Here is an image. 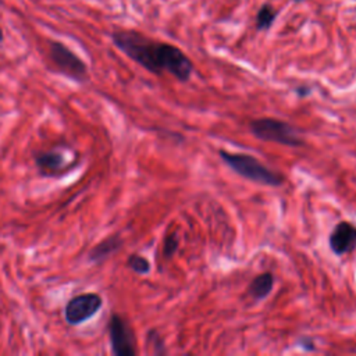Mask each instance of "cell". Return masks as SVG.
I'll return each instance as SVG.
<instances>
[{
    "instance_id": "cell-17",
    "label": "cell",
    "mask_w": 356,
    "mask_h": 356,
    "mask_svg": "<svg viewBox=\"0 0 356 356\" xmlns=\"http://www.w3.org/2000/svg\"><path fill=\"white\" fill-rule=\"evenodd\" d=\"M3 40V31H1V28H0V42Z\"/></svg>"
},
{
    "instance_id": "cell-3",
    "label": "cell",
    "mask_w": 356,
    "mask_h": 356,
    "mask_svg": "<svg viewBox=\"0 0 356 356\" xmlns=\"http://www.w3.org/2000/svg\"><path fill=\"white\" fill-rule=\"evenodd\" d=\"M249 129L254 138L264 142H275L292 147H300L305 145V140L292 125L277 118L263 117L252 120Z\"/></svg>"
},
{
    "instance_id": "cell-8",
    "label": "cell",
    "mask_w": 356,
    "mask_h": 356,
    "mask_svg": "<svg viewBox=\"0 0 356 356\" xmlns=\"http://www.w3.org/2000/svg\"><path fill=\"white\" fill-rule=\"evenodd\" d=\"M35 163L43 175H56L67 167V159L64 153L56 149L38 153L35 156Z\"/></svg>"
},
{
    "instance_id": "cell-6",
    "label": "cell",
    "mask_w": 356,
    "mask_h": 356,
    "mask_svg": "<svg viewBox=\"0 0 356 356\" xmlns=\"http://www.w3.org/2000/svg\"><path fill=\"white\" fill-rule=\"evenodd\" d=\"M108 335H110L111 349H113V353L115 356H134V355H136L132 331L121 316L113 314L110 317Z\"/></svg>"
},
{
    "instance_id": "cell-2",
    "label": "cell",
    "mask_w": 356,
    "mask_h": 356,
    "mask_svg": "<svg viewBox=\"0 0 356 356\" xmlns=\"http://www.w3.org/2000/svg\"><path fill=\"white\" fill-rule=\"evenodd\" d=\"M220 159L238 175L250 179L253 182L267 186H281L284 177L270 168H267L256 157L246 153H232L227 150L218 152Z\"/></svg>"
},
{
    "instance_id": "cell-5",
    "label": "cell",
    "mask_w": 356,
    "mask_h": 356,
    "mask_svg": "<svg viewBox=\"0 0 356 356\" xmlns=\"http://www.w3.org/2000/svg\"><path fill=\"white\" fill-rule=\"evenodd\" d=\"M103 300L95 292L81 293L68 300L64 307V317L70 325H78L93 317L102 307Z\"/></svg>"
},
{
    "instance_id": "cell-9",
    "label": "cell",
    "mask_w": 356,
    "mask_h": 356,
    "mask_svg": "<svg viewBox=\"0 0 356 356\" xmlns=\"http://www.w3.org/2000/svg\"><path fill=\"white\" fill-rule=\"evenodd\" d=\"M122 245V241L120 235H111L102 242H99L96 246H93L89 250V259L95 263H100L104 259H107L110 254H113L120 246Z\"/></svg>"
},
{
    "instance_id": "cell-11",
    "label": "cell",
    "mask_w": 356,
    "mask_h": 356,
    "mask_svg": "<svg viewBox=\"0 0 356 356\" xmlns=\"http://www.w3.org/2000/svg\"><path fill=\"white\" fill-rule=\"evenodd\" d=\"M127 264L136 274L145 275V274L150 273V263H149V260L146 257L140 256V254H131L128 257V260H127Z\"/></svg>"
},
{
    "instance_id": "cell-4",
    "label": "cell",
    "mask_w": 356,
    "mask_h": 356,
    "mask_svg": "<svg viewBox=\"0 0 356 356\" xmlns=\"http://www.w3.org/2000/svg\"><path fill=\"white\" fill-rule=\"evenodd\" d=\"M50 58L56 68L75 81H85L88 75L86 64L64 43L50 42Z\"/></svg>"
},
{
    "instance_id": "cell-12",
    "label": "cell",
    "mask_w": 356,
    "mask_h": 356,
    "mask_svg": "<svg viewBox=\"0 0 356 356\" xmlns=\"http://www.w3.org/2000/svg\"><path fill=\"white\" fill-rule=\"evenodd\" d=\"M179 246V236L177 232H170L164 241H163V256L165 259H170L171 256L175 254Z\"/></svg>"
},
{
    "instance_id": "cell-10",
    "label": "cell",
    "mask_w": 356,
    "mask_h": 356,
    "mask_svg": "<svg viewBox=\"0 0 356 356\" xmlns=\"http://www.w3.org/2000/svg\"><path fill=\"white\" fill-rule=\"evenodd\" d=\"M274 286V275L271 273H261L256 275L249 285V295L254 300H261L267 298Z\"/></svg>"
},
{
    "instance_id": "cell-1",
    "label": "cell",
    "mask_w": 356,
    "mask_h": 356,
    "mask_svg": "<svg viewBox=\"0 0 356 356\" xmlns=\"http://www.w3.org/2000/svg\"><path fill=\"white\" fill-rule=\"evenodd\" d=\"M111 40L131 60L153 74L168 72L179 81H188L192 75V61L170 43L149 39L136 31H114Z\"/></svg>"
},
{
    "instance_id": "cell-16",
    "label": "cell",
    "mask_w": 356,
    "mask_h": 356,
    "mask_svg": "<svg viewBox=\"0 0 356 356\" xmlns=\"http://www.w3.org/2000/svg\"><path fill=\"white\" fill-rule=\"evenodd\" d=\"M295 92H296V95H298L299 97H305V96H307V95L310 93V89L306 88V86H300V88H296Z\"/></svg>"
},
{
    "instance_id": "cell-15",
    "label": "cell",
    "mask_w": 356,
    "mask_h": 356,
    "mask_svg": "<svg viewBox=\"0 0 356 356\" xmlns=\"http://www.w3.org/2000/svg\"><path fill=\"white\" fill-rule=\"evenodd\" d=\"M149 339H150V343H156V339H157V342L161 341V339H160V335H159L157 332H154V331H150V332H149ZM153 346H154V352H156V353H160V352L164 353V352H165L164 348H163V345H153Z\"/></svg>"
},
{
    "instance_id": "cell-14",
    "label": "cell",
    "mask_w": 356,
    "mask_h": 356,
    "mask_svg": "<svg viewBox=\"0 0 356 356\" xmlns=\"http://www.w3.org/2000/svg\"><path fill=\"white\" fill-rule=\"evenodd\" d=\"M296 346L302 348L303 350H307V352H314L316 350V346H314V342L312 338L309 337H300L296 342H295Z\"/></svg>"
},
{
    "instance_id": "cell-7",
    "label": "cell",
    "mask_w": 356,
    "mask_h": 356,
    "mask_svg": "<svg viewBox=\"0 0 356 356\" xmlns=\"http://www.w3.org/2000/svg\"><path fill=\"white\" fill-rule=\"evenodd\" d=\"M330 249L337 256L352 252L356 246V227L349 221L338 222L328 238Z\"/></svg>"
},
{
    "instance_id": "cell-13",
    "label": "cell",
    "mask_w": 356,
    "mask_h": 356,
    "mask_svg": "<svg viewBox=\"0 0 356 356\" xmlns=\"http://www.w3.org/2000/svg\"><path fill=\"white\" fill-rule=\"evenodd\" d=\"M274 15L275 11L270 7V6H264L259 10L257 13V18H256V25L259 29H266L271 25V22L274 21Z\"/></svg>"
}]
</instances>
